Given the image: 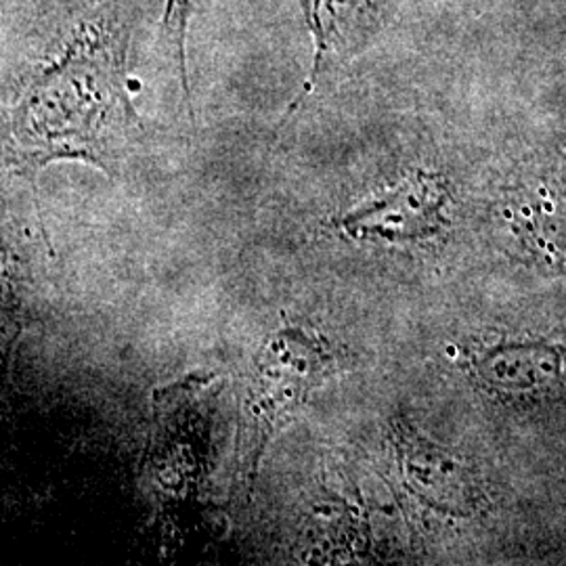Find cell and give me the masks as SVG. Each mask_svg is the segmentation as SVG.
<instances>
[{"label": "cell", "instance_id": "cell-1", "mask_svg": "<svg viewBox=\"0 0 566 566\" xmlns=\"http://www.w3.org/2000/svg\"><path fill=\"white\" fill-rule=\"evenodd\" d=\"M137 116L122 84V70L105 51L67 55L23 99L15 142L25 163L84 160L114 172Z\"/></svg>", "mask_w": 566, "mask_h": 566}, {"label": "cell", "instance_id": "cell-2", "mask_svg": "<svg viewBox=\"0 0 566 566\" xmlns=\"http://www.w3.org/2000/svg\"><path fill=\"white\" fill-rule=\"evenodd\" d=\"M329 343L303 325H283L269 334L252 355L238 416V483L254 495L264 453L315 388L334 371Z\"/></svg>", "mask_w": 566, "mask_h": 566}, {"label": "cell", "instance_id": "cell-3", "mask_svg": "<svg viewBox=\"0 0 566 566\" xmlns=\"http://www.w3.org/2000/svg\"><path fill=\"white\" fill-rule=\"evenodd\" d=\"M214 374H191L154 397V430L143 458V481L163 521L196 506L210 464V424Z\"/></svg>", "mask_w": 566, "mask_h": 566}, {"label": "cell", "instance_id": "cell-4", "mask_svg": "<svg viewBox=\"0 0 566 566\" xmlns=\"http://www.w3.org/2000/svg\"><path fill=\"white\" fill-rule=\"evenodd\" d=\"M446 191L434 177H416L374 202L344 214L336 227L355 240L418 242L432 238L443 224Z\"/></svg>", "mask_w": 566, "mask_h": 566}, {"label": "cell", "instance_id": "cell-5", "mask_svg": "<svg viewBox=\"0 0 566 566\" xmlns=\"http://www.w3.org/2000/svg\"><path fill=\"white\" fill-rule=\"evenodd\" d=\"M395 451L405 489L424 506L465 516L479 502L468 470L443 449L428 443L407 422L395 424Z\"/></svg>", "mask_w": 566, "mask_h": 566}, {"label": "cell", "instance_id": "cell-6", "mask_svg": "<svg viewBox=\"0 0 566 566\" xmlns=\"http://www.w3.org/2000/svg\"><path fill=\"white\" fill-rule=\"evenodd\" d=\"M566 348L537 340H500L472 355L476 382L491 392H539L565 374Z\"/></svg>", "mask_w": 566, "mask_h": 566}, {"label": "cell", "instance_id": "cell-7", "mask_svg": "<svg viewBox=\"0 0 566 566\" xmlns=\"http://www.w3.org/2000/svg\"><path fill=\"white\" fill-rule=\"evenodd\" d=\"M303 4L308 28L315 39V63H313L311 78L306 81V86L296 97V102L290 105L283 124L292 118V114L301 107L304 97L313 91L315 82L324 70L325 61L332 57L334 46L343 42L344 30L348 28L350 18H357L359 13H364L365 9H371L376 0H303Z\"/></svg>", "mask_w": 566, "mask_h": 566}, {"label": "cell", "instance_id": "cell-8", "mask_svg": "<svg viewBox=\"0 0 566 566\" xmlns=\"http://www.w3.org/2000/svg\"><path fill=\"white\" fill-rule=\"evenodd\" d=\"M21 329V301L15 285L4 271H0V392L7 386L13 346Z\"/></svg>", "mask_w": 566, "mask_h": 566}, {"label": "cell", "instance_id": "cell-9", "mask_svg": "<svg viewBox=\"0 0 566 566\" xmlns=\"http://www.w3.org/2000/svg\"><path fill=\"white\" fill-rule=\"evenodd\" d=\"M189 9H191V0H168L166 2V15H164V28H172V36H175L177 53H179L185 93H189L187 72H185V30H187V20H189Z\"/></svg>", "mask_w": 566, "mask_h": 566}]
</instances>
